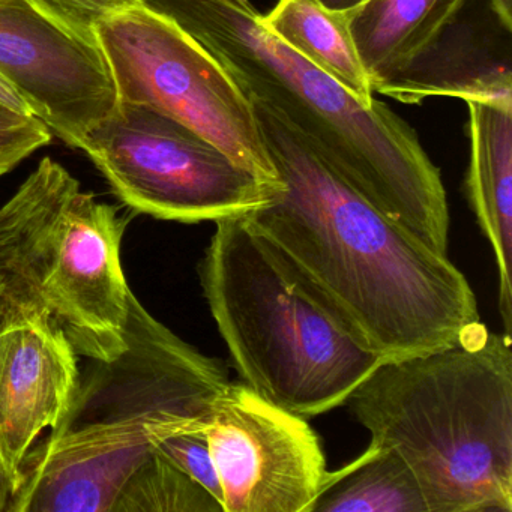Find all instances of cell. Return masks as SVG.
I'll return each mask as SVG.
<instances>
[{
  "instance_id": "6da1fadb",
  "label": "cell",
  "mask_w": 512,
  "mask_h": 512,
  "mask_svg": "<svg viewBox=\"0 0 512 512\" xmlns=\"http://www.w3.org/2000/svg\"><path fill=\"white\" fill-rule=\"evenodd\" d=\"M248 100L280 184L247 215L302 293L383 362L469 337L482 323L478 301L448 254L353 190L280 110Z\"/></svg>"
},
{
  "instance_id": "7a4b0ae2",
  "label": "cell",
  "mask_w": 512,
  "mask_h": 512,
  "mask_svg": "<svg viewBox=\"0 0 512 512\" xmlns=\"http://www.w3.org/2000/svg\"><path fill=\"white\" fill-rule=\"evenodd\" d=\"M184 29L247 98L280 110L371 205L439 253L449 208L439 167L416 131L382 101L362 104L262 23L251 0H148Z\"/></svg>"
},
{
  "instance_id": "3957f363",
  "label": "cell",
  "mask_w": 512,
  "mask_h": 512,
  "mask_svg": "<svg viewBox=\"0 0 512 512\" xmlns=\"http://www.w3.org/2000/svg\"><path fill=\"white\" fill-rule=\"evenodd\" d=\"M124 338L118 355L89 359L64 415L26 457L7 512H112L161 440L208 427L230 383L226 365L158 322L134 293Z\"/></svg>"
},
{
  "instance_id": "277c9868",
  "label": "cell",
  "mask_w": 512,
  "mask_h": 512,
  "mask_svg": "<svg viewBox=\"0 0 512 512\" xmlns=\"http://www.w3.org/2000/svg\"><path fill=\"white\" fill-rule=\"evenodd\" d=\"M398 452L428 512H512L511 338L484 323L455 346L382 362L346 401Z\"/></svg>"
},
{
  "instance_id": "5b68a950",
  "label": "cell",
  "mask_w": 512,
  "mask_h": 512,
  "mask_svg": "<svg viewBox=\"0 0 512 512\" xmlns=\"http://www.w3.org/2000/svg\"><path fill=\"white\" fill-rule=\"evenodd\" d=\"M199 277L242 383L283 409H337L383 362L302 293L247 214L215 221Z\"/></svg>"
},
{
  "instance_id": "8992f818",
  "label": "cell",
  "mask_w": 512,
  "mask_h": 512,
  "mask_svg": "<svg viewBox=\"0 0 512 512\" xmlns=\"http://www.w3.org/2000/svg\"><path fill=\"white\" fill-rule=\"evenodd\" d=\"M119 101L142 104L190 127L263 184H280L251 101L184 29L151 8L107 17L95 28Z\"/></svg>"
},
{
  "instance_id": "52a82bcc",
  "label": "cell",
  "mask_w": 512,
  "mask_h": 512,
  "mask_svg": "<svg viewBox=\"0 0 512 512\" xmlns=\"http://www.w3.org/2000/svg\"><path fill=\"white\" fill-rule=\"evenodd\" d=\"M80 149L125 205L158 220L215 223L250 214L272 188L187 125L142 104L119 101Z\"/></svg>"
},
{
  "instance_id": "ba28073f",
  "label": "cell",
  "mask_w": 512,
  "mask_h": 512,
  "mask_svg": "<svg viewBox=\"0 0 512 512\" xmlns=\"http://www.w3.org/2000/svg\"><path fill=\"white\" fill-rule=\"evenodd\" d=\"M206 436L223 512H311L328 469L307 418L229 383L214 401Z\"/></svg>"
},
{
  "instance_id": "9c48e42d",
  "label": "cell",
  "mask_w": 512,
  "mask_h": 512,
  "mask_svg": "<svg viewBox=\"0 0 512 512\" xmlns=\"http://www.w3.org/2000/svg\"><path fill=\"white\" fill-rule=\"evenodd\" d=\"M0 77L74 149L119 104L97 41L74 34L31 0H0Z\"/></svg>"
},
{
  "instance_id": "30bf717a",
  "label": "cell",
  "mask_w": 512,
  "mask_h": 512,
  "mask_svg": "<svg viewBox=\"0 0 512 512\" xmlns=\"http://www.w3.org/2000/svg\"><path fill=\"white\" fill-rule=\"evenodd\" d=\"M130 218L77 191L62 212L58 251L43 293L77 355L107 361L125 346L131 290L121 248Z\"/></svg>"
},
{
  "instance_id": "8fae6325",
  "label": "cell",
  "mask_w": 512,
  "mask_h": 512,
  "mask_svg": "<svg viewBox=\"0 0 512 512\" xmlns=\"http://www.w3.org/2000/svg\"><path fill=\"white\" fill-rule=\"evenodd\" d=\"M79 377V355L52 314L0 328V458L16 491L26 457L64 415Z\"/></svg>"
},
{
  "instance_id": "7c38bea8",
  "label": "cell",
  "mask_w": 512,
  "mask_h": 512,
  "mask_svg": "<svg viewBox=\"0 0 512 512\" xmlns=\"http://www.w3.org/2000/svg\"><path fill=\"white\" fill-rule=\"evenodd\" d=\"M79 190L65 167L44 158L0 206V328L50 313L44 281L58 251L62 212Z\"/></svg>"
},
{
  "instance_id": "4fadbf2b",
  "label": "cell",
  "mask_w": 512,
  "mask_h": 512,
  "mask_svg": "<svg viewBox=\"0 0 512 512\" xmlns=\"http://www.w3.org/2000/svg\"><path fill=\"white\" fill-rule=\"evenodd\" d=\"M469 0H365L346 20L371 91L397 98Z\"/></svg>"
},
{
  "instance_id": "5bb4252c",
  "label": "cell",
  "mask_w": 512,
  "mask_h": 512,
  "mask_svg": "<svg viewBox=\"0 0 512 512\" xmlns=\"http://www.w3.org/2000/svg\"><path fill=\"white\" fill-rule=\"evenodd\" d=\"M470 161L467 199L490 242L499 277L503 334L512 331V98L467 100Z\"/></svg>"
},
{
  "instance_id": "9a60e30c",
  "label": "cell",
  "mask_w": 512,
  "mask_h": 512,
  "mask_svg": "<svg viewBox=\"0 0 512 512\" xmlns=\"http://www.w3.org/2000/svg\"><path fill=\"white\" fill-rule=\"evenodd\" d=\"M262 23L275 37L355 95L374 104L370 80L347 26L346 14L326 10L317 0H278Z\"/></svg>"
},
{
  "instance_id": "2e32d148",
  "label": "cell",
  "mask_w": 512,
  "mask_h": 512,
  "mask_svg": "<svg viewBox=\"0 0 512 512\" xmlns=\"http://www.w3.org/2000/svg\"><path fill=\"white\" fill-rule=\"evenodd\" d=\"M311 512H428L406 461L370 442L356 460L326 473Z\"/></svg>"
},
{
  "instance_id": "e0dca14e",
  "label": "cell",
  "mask_w": 512,
  "mask_h": 512,
  "mask_svg": "<svg viewBox=\"0 0 512 512\" xmlns=\"http://www.w3.org/2000/svg\"><path fill=\"white\" fill-rule=\"evenodd\" d=\"M112 512H223V506L155 449L125 482Z\"/></svg>"
},
{
  "instance_id": "ac0fdd59",
  "label": "cell",
  "mask_w": 512,
  "mask_h": 512,
  "mask_svg": "<svg viewBox=\"0 0 512 512\" xmlns=\"http://www.w3.org/2000/svg\"><path fill=\"white\" fill-rule=\"evenodd\" d=\"M155 449L202 485L223 506V491L212 460L206 428L173 434L161 440Z\"/></svg>"
},
{
  "instance_id": "d6986e66",
  "label": "cell",
  "mask_w": 512,
  "mask_h": 512,
  "mask_svg": "<svg viewBox=\"0 0 512 512\" xmlns=\"http://www.w3.org/2000/svg\"><path fill=\"white\" fill-rule=\"evenodd\" d=\"M43 13L80 37L97 41L95 28L107 17L131 8L145 7L148 0H31Z\"/></svg>"
},
{
  "instance_id": "ffe728a7",
  "label": "cell",
  "mask_w": 512,
  "mask_h": 512,
  "mask_svg": "<svg viewBox=\"0 0 512 512\" xmlns=\"http://www.w3.org/2000/svg\"><path fill=\"white\" fill-rule=\"evenodd\" d=\"M52 142V131L34 116L0 106V176Z\"/></svg>"
},
{
  "instance_id": "44dd1931",
  "label": "cell",
  "mask_w": 512,
  "mask_h": 512,
  "mask_svg": "<svg viewBox=\"0 0 512 512\" xmlns=\"http://www.w3.org/2000/svg\"><path fill=\"white\" fill-rule=\"evenodd\" d=\"M0 106L7 107L20 115L32 116L26 101L2 77H0Z\"/></svg>"
},
{
  "instance_id": "7402d4cb",
  "label": "cell",
  "mask_w": 512,
  "mask_h": 512,
  "mask_svg": "<svg viewBox=\"0 0 512 512\" xmlns=\"http://www.w3.org/2000/svg\"><path fill=\"white\" fill-rule=\"evenodd\" d=\"M16 493V484L7 472L4 461L0 458V512H7L11 500Z\"/></svg>"
},
{
  "instance_id": "603a6c76",
  "label": "cell",
  "mask_w": 512,
  "mask_h": 512,
  "mask_svg": "<svg viewBox=\"0 0 512 512\" xmlns=\"http://www.w3.org/2000/svg\"><path fill=\"white\" fill-rule=\"evenodd\" d=\"M488 5L499 25L509 34L512 26V0H488Z\"/></svg>"
},
{
  "instance_id": "cb8c5ba5",
  "label": "cell",
  "mask_w": 512,
  "mask_h": 512,
  "mask_svg": "<svg viewBox=\"0 0 512 512\" xmlns=\"http://www.w3.org/2000/svg\"><path fill=\"white\" fill-rule=\"evenodd\" d=\"M326 10L335 11V13H347L355 10L359 5L364 4L365 0H317Z\"/></svg>"
}]
</instances>
